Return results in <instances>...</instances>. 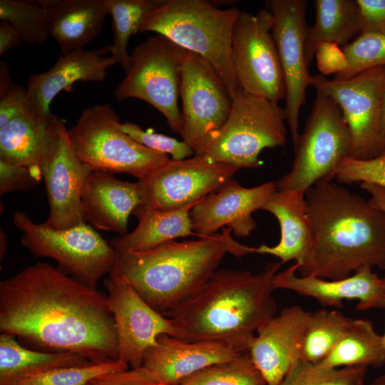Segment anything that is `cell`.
<instances>
[{"label":"cell","mask_w":385,"mask_h":385,"mask_svg":"<svg viewBox=\"0 0 385 385\" xmlns=\"http://www.w3.org/2000/svg\"><path fill=\"white\" fill-rule=\"evenodd\" d=\"M0 332L93 364L118 359L108 294L46 262L1 282Z\"/></svg>","instance_id":"cell-1"},{"label":"cell","mask_w":385,"mask_h":385,"mask_svg":"<svg viewBox=\"0 0 385 385\" xmlns=\"http://www.w3.org/2000/svg\"><path fill=\"white\" fill-rule=\"evenodd\" d=\"M314 235L310 265L297 272L325 279L348 277L364 267L385 271V214L369 200L330 180L304 193Z\"/></svg>","instance_id":"cell-2"},{"label":"cell","mask_w":385,"mask_h":385,"mask_svg":"<svg viewBox=\"0 0 385 385\" xmlns=\"http://www.w3.org/2000/svg\"><path fill=\"white\" fill-rule=\"evenodd\" d=\"M282 265L269 262L256 274L217 270L197 294L163 315L172 321L174 337L248 351L257 329L276 314L272 281Z\"/></svg>","instance_id":"cell-3"},{"label":"cell","mask_w":385,"mask_h":385,"mask_svg":"<svg viewBox=\"0 0 385 385\" xmlns=\"http://www.w3.org/2000/svg\"><path fill=\"white\" fill-rule=\"evenodd\" d=\"M116 252L110 276L126 278L139 295L164 315L197 294L227 251L222 234L171 240L140 252Z\"/></svg>","instance_id":"cell-4"},{"label":"cell","mask_w":385,"mask_h":385,"mask_svg":"<svg viewBox=\"0 0 385 385\" xmlns=\"http://www.w3.org/2000/svg\"><path fill=\"white\" fill-rule=\"evenodd\" d=\"M236 7L219 9L205 0H160L143 21L140 32L153 31L205 59L222 79L232 98L238 89L231 65Z\"/></svg>","instance_id":"cell-5"},{"label":"cell","mask_w":385,"mask_h":385,"mask_svg":"<svg viewBox=\"0 0 385 385\" xmlns=\"http://www.w3.org/2000/svg\"><path fill=\"white\" fill-rule=\"evenodd\" d=\"M68 135L78 158L93 171L126 173L140 180L170 160L127 135L118 115L108 104L84 110L68 129Z\"/></svg>","instance_id":"cell-6"},{"label":"cell","mask_w":385,"mask_h":385,"mask_svg":"<svg viewBox=\"0 0 385 385\" xmlns=\"http://www.w3.org/2000/svg\"><path fill=\"white\" fill-rule=\"evenodd\" d=\"M285 121L284 110L278 103L238 88L226 122L195 155L239 169L260 168L259 156L264 149L284 145Z\"/></svg>","instance_id":"cell-7"},{"label":"cell","mask_w":385,"mask_h":385,"mask_svg":"<svg viewBox=\"0 0 385 385\" xmlns=\"http://www.w3.org/2000/svg\"><path fill=\"white\" fill-rule=\"evenodd\" d=\"M294 147L291 170L275 182L277 190L305 193L315 183L334 178L340 163L351 155V135L339 105L317 92L304 131Z\"/></svg>","instance_id":"cell-8"},{"label":"cell","mask_w":385,"mask_h":385,"mask_svg":"<svg viewBox=\"0 0 385 385\" xmlns=\"http://www.w3.org/2000/svg\"><path fill=\"white\" fill-rule=\"evenodd\" d=\"M13 222L22 233L21 243L25 248L36 257L55 260L62 271L88 287L96 288L113 267L115 250L86 223L55 230L35 223L22 212L14 214Z\"/></svg>","instance_id":"cell-9"},{"label":"cell","mask_w":385,"mask_h":385,"mask_svg":"<svg viewBox=\"0 0 385 385\" xmlns=\"http://www.w3.org/2000/svg\"><path fill=\"white\" fill-rule=\"evenodd\" d=\"M184 51L157 34L139 43L130 54L125 77L114 90L115 99L138 98L148 103L165 117L170 130L180 134L178 98Z\"/></svg>","instance_id":"cell-10"},{"label":"cell","mask_w":385,"mask_h":385,"mask_svg":"<svg viewBox=\"0 0 385 385\" xmlns=\"http://www.w3.org/2000/svg\"><path fill=\"white\" fill-rule=\"evenodd\" d=\"M309 85L332 98L341 108L351 135L350 157L366 160L384 153L381 118L385 66L364 70L347 79L310 75Z\"/></svg>","instance_id":"cell-11"},{"label":"cell","mask_w":385,"mask_h":385,"mask_svg":"<svg viewBox=\"0 0 385 385\" xmlns=\"http://www.w3.org/2000/svg\"><path fill=\"white\" fill-rule=\"evenodd\" d=\"M273 15L267 8L240 12L233 26L230 59L238 88L279 103L286 88L272 34Z\"/></svg>","instance_id":"cell-12"},{"label":"cell","mask_w":385,"mask_h":385,"mask_svg":"<svg viewBox=\"0 0 385 385\" xmlns=\"http://www.w3.org/2000/svg\"><path fill=\"white\" fill-rule=\"evenodd\" d=\"M180 97V134L196 154L226 122L232 98L210 63L185 49L181 61Z\"/></svg>","instance_id":"cell-13"},{"label":"cell","mask_w":385,"mask_h":385,"mask_svg":"<svg viewBox=\"0 0 385 385\" xmlns=\"http://www.w3.org/2000/svg\"><path fill=\"white\" fill-rule=\"evenodd\" d=\"M238 170L233 165L202 155L181 160L170 159L147 177L138 180L140 204L160 211L196 205L232 180Z\"/></svg>","instance_id":"cell-14"},{"label":"cell","mask_w":385,"mask_h":385,"mask_svg":"<svg viewBox=\"0 0 385 385\" xmlns=\"http://www.w3.org/2000/svg\"><path fill=\"white\" fill-rule=\"evenodd\" d=\"M265 6L273 15L272 34L283 72L286 121L294 143L299 138V113L306 101L310 74L306 54L309 27L305 0H269Z\"/></svg>","instance_id":"cell-15"},{"label":"cell","mask_w":385,"mask_h":385,"mask_svg":"<svg viewBox=\"0 0 385 385\" xmlns=\"http://www.w3.org/2000/svg\"><path fill=\"white\" fill-rule=\"evenodd\" d=\"M115 320L118 359L132 369L143 366L145 352L163 334L175 335L172 321L153 309L123 276L104 281Z\"/></svg>","instance_id":"cell-16"},{"label":"cell","mask_w":385,"mask_h":385,"mask_svg":"<svg viewBox=\"0 0 385 385\" xmlns=\"http://www.w3.org/2000/svg\"><path fill=\"white\" fill-rule=\"evenodd\" d=\"M277 190L274 181L245 188L230 180L197 202L190 210L192 232L200 238L212 236L221 227H230L237 237H245L256 227L252 213L262 210Z\"/></svg>","instance_id":"cell-17"},{"label":"cell","mask_w":385,"mask_h":385,"mask_svg":"<svg viewBox=\"0 0 385 385\" xmlns=\"http://www.w3.org/2000/svg\"><path fill=\"white\" fill-rule=\"evenodd\" d=\"M298 265L294 264L277 273L272 281L274 289H283L311 297L326 307L341 309L345 299H356L357 310L384 309L385 277L371 267H364L348 277L325 279L313 275L298 276Z\"/></svg>","instance_id":"cell-18"},{"label":"cell","mask_w":385,"mask_h":385,"mask_svg":"<svg viewBox=\"0 0 385 385\" xmlns=\"http://www.w3.org/2000/svg\"><path fill=\"white\" fill-rule=\"evenodd\" d=\"M309 314L298 305L286 307L257 329L248 351L267 385H279L302 359Z\"/></svg>","instance_id":"cell-19"},{"label":"cell","mask_w":385,"mask_h":385,"mask_svg":"<svg viewBox=\"0 0 385 385\" xmlns=\"http://www.w3.org/2000/svg\"><path fill=\"white\" fill-rule=\"evenodd\" d=\"M91 171L76 154L65 126L56 153L41 169L50 209L44 225L63 230L86 223L81 196Z\"/></svg>","instance_id":"cell-20"},{"label":"cell","mask_w":385,"mask_h":385,"mask_svg":"<svg viewBox=\"0 0 385 385\" xmlns=\"http://www.w3.org/2000/svg\"><path fill=\"white\" fill-rule=\"evenodd\" d=\"M241 353L216 342L187 341L163 334L145 352L143 366L159 382L179 385L195 373L232 360Z\"/></svg>","instance_id":"cell-21"},{"label":"cell","mask_w":385,"mask_h":385,"mask_svg":"<svg viewBox=\"0 0 385 385\" xmlns=\"http://www.w3.org/2000/svg\"><path fill=\"white\" fill-rule=\"evenodd\" d=\"M64 121L55 114L31 111L0 128V160L41 173L56 153Z\"/></svg>","instance_id":"cell-22"},{"label":"cell","mask_w":385,"mask_h":385,"mask_svg":"<svg viewBox=\"0 0 385 385\" xmlns=\"http://www.w3.org/2000/svg\"><path fill=\"white\" fill-rule=\"evenodd\" d=\"M110 46L97 50H78L61 55L48 70L31 76L26 92L33 111L51 113L50 105L62 91H71L78 81L103 82L107 70L116 64Z\"/></svg>","instance_id":"cell-23"},{"label":"cell","mask_w":385,"mask_h":385,"mask_svg":"<svg viewBox=\"0 0 385 385\" xmlns=\"http://www.w3.org/2000/svg\"><path fill=\"white\" fill-rule=\"evenodd\" d=\"M81 201L86 222L97 230L123 236L128 233L129 217L141 203V195L138 182L92 170L83 186Z\"/></svg>","instance_id":"cell-24"},{"label":"cell","mask_w":385,"mask_h":385,"mask_svg":"<svg viewBox=\"0 0 385 385\" xmlns=\"http://www.w3.org/2000/svg\"><path fill=\"white\" fill-rule=\"evenodd\" d=\"M262 210L277 218L280 227V240L273 247L262 245L251 247V253L275 256L282 265L294 260L299 266L297 271L308 267L313 256L314 235L307 212L304 193L276 190Z\"/></svg>","instance_id":"cell-25"},{"label":"cell","mask_w":385,"mask_h":385,"mask_svg":"<svg viewBox=\"0 0 385 385\" xmlns=\"http://www.w3.org/2000/svg\"><path fill=\"white\" fill-rule=\"evenodd\" d=\"M44 10L49 35L61 54L83 48L101 33L108 14L106 0H38Z\"/></svg>","instance_id":"cell-26"},{"label":"cell","mask_w":385,"mask_h":385,"mask_svg":"<svg viewBox=\"0 0 385 385\" xmlns=\"http://www.w3.org/2000/svg\"><path fill=\"white\" fill-rule=\"evenodd\" d=\"M195 205L160 211L140 204L132 214L138 219L135 229L125 235L112 239L109 243L115 252H140L176 238L193 235L190 212Z\"/></svg>","instance_id":"cell-27"},{"label":"cell","mask_w":385,"mask_h":385,"mask_svg":"<svg viewBox=\"0 0 385 385\" xmlns=\"http://www.w3.org/2000/svg\"><path fill=\"white\" fill-rule=\"evenodd\" d=\"M15 337L9 333L0 335V385H15L25 379L57 368L93 364L72 352L46 353L28 349Z\"/></svg>","instance_id":"cell-28"},{"label":"cell","mask_w":385,"mask_h":385,"mask_svg":"<svg viewBox=\"0 0 385 385\" xmlns=\"http://www.w3.org/2000/svg\"><path fill=\"white\" fill-rule=\"evenodd\" d=\"M314 4V23L309 27L306 40L309 66L320 43H333L344 47L361 34L355 0H315Z\"/></svg>","instance_id":"cell-29"},{"label":"cell","mask_w":385,"mask_h":385,"mask_svg":"<svg viewBox=\"0 0 385 385\" xmlns=\"http://www.w3.org/2000/svg\"><path fill=\"white\" fill-rule=\"evenodd\" d=\"M318 364L327 369L346 366L380 367L385 364L383 335L376 332L371 322L351 319L336 346Z\"/></svg>","instance_id":"cell-30"},{"label":"cell","mask_w":385,"mask_h":385,"mask_svg":"<svg viewBox=\"0 0 385 385\" xmlns=\"http://www.w3.org/2000/svg\"><path fill=\"white\" fill-rule=\"evenodd\" d=\"M160 0H106L112 18L113 44L110 53L124 72L129 65L128 44L131 36L140 31L144 18Z\"/></svg>","instance_id":"cell-31"},{"label":"cell","mask_w":385,"mask_h":385,"mask_svg":"<svg viewBox=\"0 0 385 385\" xmlns=\"http://www.w3.org/2000/svg\"><path fill=\"white\" fill-rule=\"evenodd\" d=\"M351 320L337 309L310 312L302 341V359L312 364L320 363L336 346Z\"/></svg>","instance_id":"cell-32"},{"label":"cell","mask_w":385,"mask_h":385,"mask_svg":"<svg viewBox=\"0 0 385 385\" xmlns=\"http://www.w3.org/2000/svg\"><path fill=\"white\" fill-rule=\"evenodd\" d=\"M179 385H267L248 351L235 359L207 366Z\"/></svg>","instance_id":"cell-33"},{"label":"cell","mask_w":385,"mask_h":385,"mask_svg":"<svg viewBox=\"0 0 385 385\" xmlns=\"http://www.w3.org/2000/svg\"><path fill=\"white\" fill-rule=\"evenodd\" d=\"M0 19L11 24L27 44L42 43L50 36L38 1L0 0Z\"/></svg>","instance_id":"cell-34"},{"label":"cell","mask_w":385,"mask_h":385,"mask_svg":"<svg viewBox=\"0 0 385 385\" xmlns=\"http://www.w3.org/2000/svg\"><path fill=\"white\" fill-rule=\"evenodd\" d=\"M367 371L365 366L327 369L301 359L279 385H365Z\"/></svg>","instance_id":"cell-35"},{"label":"cell","mask_w":385,"mask_h":385,"mask_svg":"<svg viewBox=\"0 0 385 385\" xmlns=\"http://www.w3.org/2000/svg\"><path fill=\"white\" fill-rule=\"evenodd\" d=\"M128 366L118 359L83 366L61 367L25 379L15 385H88L91 379L99 375L127 370Z\"/></svg>","instance_id":"cell-36"},{"label":"cell","mask_w":385,"mask_h":385,"mask_svg":"<svg viewBox=\"0 0 385 385\" xmlns=\"http://www.w3.org/2000/svg\"><path fill=\"white\" fill-rule=\"evenodd\" d=\"M348 62V70L337 79H347L361 71L376 66H385V34H360L342 47Z\"/></svg>","instance_id":"cell-37"},{"label":"cell","mask_w":385,"mask_h":385,"mask_svg":"<svg viewBox=\"0 0 385 385\" xmlns=\"http://www.w3.org/2000/svg\"><path fill=\"white\" fill-rule=\"evenodd\" d=\"M334 178L340 183H368L385 188V152L366 160L346 157L337 167Z\"/></svg>","instance_id":"cell-38"},{"label":"cell","mask_w":385,"mask_h":385,"mask_svg":"<svg viewBox=\"0 0 385 385\" xmlns=\"http://www.w3.org/2000/svg\"><path fill=\"white\" fill-rule=\"evenodd\" d=\"M122 130L139 144L153 151L170 154L173 160H181L195 155V151L183 140L180 141L152 130H144L131 122L121 123Z\"/></svg>","instance_id":"cell-39"},{"label":"cell","mask_w":385,"mask_h":385,"mask_svg":"<svg viewBox=\"0 0 385 385\" xmlns=\"http://www.w3.org/2000/svg\"><path fill=\"white\" fill-rule=\"evenodd\" d=\"M42 178L41 173L28 167L11 165L0 160V195L27 191Z\"/></svg>","instance_id":"cell-40"},{"label":"cell","mask_w":385,"mask_h":385,"mask_svg":"<svg viewBox=\"0 0 385 385\" xmlns=\"http://www.w3.org/2000/svg\"><path fill=\"white\" fill-rule=\"evenodd\" d=\"M33 111L28 98L26 88L11 83L0 93V128L13 118Z\"/></svg>","instance_id":"cell-41"},{"label":"cell","mask_w":385,"mask_h":385,"mask_svg":"<svg viewBox=\"0 0 385 385\" xmlns=\"http://www.w3.org/2000/svg\"><path fill=\"white\" fill-rule=\"evenodd\" d=\"M314 57L321 74H333L334 78L344 73L349 68L347 58L342 47L333 43H322L316 49Z\"/></svg>","instance_id":"cell-42"},{"label":"cell","mask_w":385,"mask_h":385,"mask_svg":"<svg viewBox=\"0 0 385 385\" xmlns=\"http://www.w3.org/2000/svg\"><path fill=\"white\" fill-rule=\"evenodd\" d=\"M88 385H165L144 366L106 373L91 379Z\"/></svg>","instance_id":"cell-43"},{"label":"cell","mask_w":385,"mask_h":385,"mask_svg":"<svg viewBox=\"0 0 385 385\" xmlns=\"http://www.w3.org/2000/svg\"><path fill=\"white\" fill-rule=\"evenodd\" d=\"M361 34H385V0H355Z\"/></svg>","instance_id":"cell-44"},{"label":"cell","mask_w":385,"mask_h":385,"mask_svg":"<svg viewBox=\"0 0 385 385\" xmlns=\"http://www.w3.org/2000/svg\"><path fill=\"white\" fill-rule=\"evenodd\" d=\"M21 41L15 28L9 22L2 21L0 24V56L18 47Z\"/></svg>","instance_id":"cell-45"},{"label":"cell","mask_w":385,"mask_h":385,"mask_svg":"<svg viewBox=\"0 0 385 385\" xmlns=\"http://www.w3.org/2000/svg\"><path fill=\"white\" fill-rule=\"evenodd\" d=\"M361 189L370 196V202L385 214V188L375 184L362 183Z\"/></svg>","instance_id":"cell-46"},{"label":"cell","mask_w":385,"mask_h":385,"mask_svg":"<svg viewBox=\"0 0 385 385\" xmlns=\"http://www.w3.org/2000/svg\"><path fill=\"white\" fill-rule=\"evenodd\" d=\"M11 83L9 66L1 60L0 62V93L4 91Z\"/></svg>","instance_id":"cell-47"},{"label":"cell","mask_w":385,"mask_h":385,"mask_svg":"<svg viewBox=\"0 0 385 385\" xmlns=\"http://www.w3.org/2000/svg\"><path fill=\"white\" fill-rule=\"evenodd\" d=\"M0 234H1L0 235V240H1L0 255H1V258L6 251V246L7 242L6 240V236L1 230Z\"/></svg>","instance_id":"cell-48"},{"label":"cell","mask_w":385,"mask_h":385,"mask_svg":"<svg viewBox=\"0 0 385 385\" xmlns=\"http://www.w3.org/2000/svg\"><path fill=\"white\" fill-rule=\"evenodd\" d=\"M381 125L383 135L385 138V94L384 96L382 110H381Z\"/></svg>","instance_id":"cell-49"},{"label":"cell","mask_w":385,"mask_h":385,"mask_svg":"<svg viewBox=\"0 0 385 385\" xmlns=\"http://www.w3.org/2000/svg\"><path fill=\"white\" fill-rule=\"evenodd\" d=\"M369 385H385V374L376 378Z\"/></svg>","instance_id":"cell-50"},{"label":"cell","mask_w":385,"mask_h":385,"mask_svg":"<svg viewBox=\"0 0 385 385\" xmlns=\"http://www.w3.org/2000/svg\"><path fill=\"white\" fill-rule=\"evenodd\" d=\"M384 309H385V307H384ZM383 337H384V345H385V331H384V334H383Z\"/></svg>","instance_id":"cell-51"},{"label":"cell","mask_w":385,"mask_h":385,"mask_svg":"<svg viewBox=\"0 0 385 385\" xmlns=\"http://www.w3.org/2000/svg\"><path fill=\"white\" fill-rule=\"evenodd\" d=\"M384 152H385V144H384Z\"/></svg>","instance_id":"cell-52"},{"label":"cell","mask_w":385,"mask_h":385,"mask_svg":"<svg viewBox=\"0 0 385 385\" xmlns=\"http://www.w3.org/2000/svg\"><path fill=\"white\" fill-rule=\"evenodd\" d=\"M384 277H385V274H384Z\"/></svg>","instance_id":"cell-53"}]
</instances>
